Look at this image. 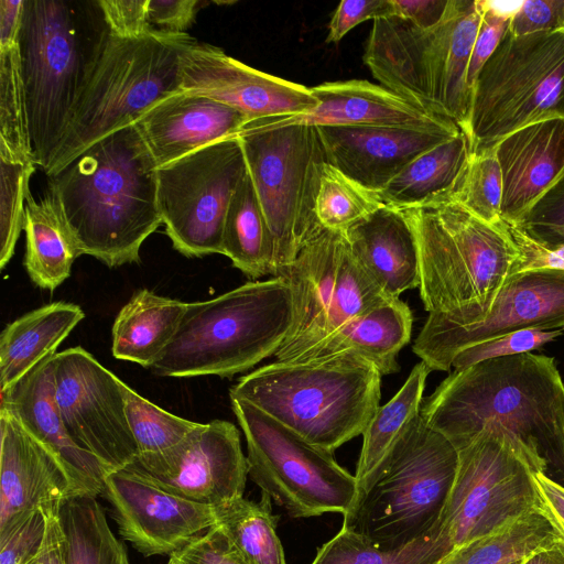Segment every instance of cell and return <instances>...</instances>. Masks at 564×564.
Instances as JSON below:
<instances>
[{"mask_svg":"<svg viewBox=\"0 0 564 564\" xmlns=\"http://www.w3.org/2000/svg\"><path fill=\"white\" fill-rule=\"evenodd\" d=\"M0 532L51 502L86 496L63 460L0 408Z\"/></svg>","mask_w":564,"mask_h":564,"instance_id":"20","label":"cell"},{"mask_svg":"<svg viewBox=\"0 0 564 564\" xmlns=\"http://www.w3.org/2000/svg\"><path fill=\"white\" fill-rule=\"evenodd\" d=\"M391 15H397L393 0H343L328 24L325 42L338 43L358 24Z\"/></svg>","mask_w":564,"mask_h":564,"instance_id":"51","label":"cell"},{"mask_svg":"<svg viewBox=\"0 0 564 564\" xmlns=\"http://www.w3.org/2000/svg\"><path fill=\"white\" fill-rule=\"evenodd\" d=\"M452 549L438 525L419 540L398 549L381 547L343 528L324 543L311 564H437Z\"/></svg>","mask_w":564,"mask_h":564,"instance_id":"39","label":"cell"},{"mask_svg":"<svg viewBox=\"0 0 564 564\" xmlns=\"http://www.w3.org/2000/svg\"><path fill=\"white\" fill-rule=\"evenodd\" d=\"M23 230L24 267L31 281L41 289L55 290L70 275L74 261L83 254L50 192L40 199L29 195Z\"/></svg>","mask_w":564,"mask_h":564,"instance_id":"32","label":"cell"},{"mask_svg":"<svg viewBox=\"0 0 564 564\" xmlns=\"http://www.w3.org/2000/svg\"><path fill=\"white\" fill-rule=\"evenodd\" d=\"M533 478L543 507L564 531V487L540 473H534Z\"/></svg>","mask_w":564,"mask_h":564,"instance_id":"57","label":"cell"},{"mask_svg":"<svg viewBox=\"0 0 564 564\" xmlns=\"http://www.w3.org/2000/svg\"><path fill=\"white\" fill-rule=\"evenodd\" d=\"M556 117L564 118V33L513 36L507 31L473 90L465 132L470 153Z\"/></svg>","mask_w":564,"mask_h":564,"instance_id":"9","label":"cell"},{"mask_svg":"<svg viewBox=\"0 0 564 564\" xmlns=\"http://www.w3.org/2000/svg\"><path fill=\"white\" fill-rule=\"evenodd\" d=\"M543 245H564V176L514 225Z\"/></svg>","mask_w":564,"mask_h":564,"instance_id":"46","label":"cell"},{"mask_svg":"<svg viewBox=\"0 0 564 564\" xmlns=\"http://www.w3.org/2000/svg\"><path fill=\"white\" fill-rule=\"evenodd\" d=\"M519 564H564V540L532 553Z\"/></svg>","mask_w":564,"mask_h":564,"instance_id":"58","label":"cell"},{"mask_svg":"<svg viewBox=\"0 0 564 564\" xmlns=\"http://www.w3.org/2000/svg\"><path fill=\"white\" fill-rule=\"evenodd\" d=\"M381 377L372 365L351 356L275 361L240 377L229 395L334 453L362 435L380 406Z\"/></svg>","mask_w":564,"mask_h":564,"instance_id":"5","label":"cell"},{"mask_svg":"<svg viewBox=\"0 0 564 564\" xmlns=\"http://www.w3.org/2000/svg\"><path fill=\"white\" fill-rule=\"evenodd\" d=\"M249 121L245 113L227 105L181 90L154 104L134 126L156 167H161L238 135Z\"/></svg>","mask_w":564,"mask_h":564,"instance_id":"22","label":"cell"},{"mask_svg":"<svg viewBox=\"0 0 564 564\" xmlns=\"http://www.w3.org/2000/svg\"><path fill=\"white\" fill-rule=\"evenodd\" d=\"M215 512L216 525L248 564H286L268 495L259 502L238 497L215 506Z\"/></svg>","mask_w":564,"mask_h":564,"instance_id":"37","label":"cell"},{"mask_svg":"<svg viewBox=\"0 0 564 564\" xmlns=\"http://www.w3.org/2000/svg\"><path fill=\"white\" fill-rule=\"evenodd\" d=\"M398 209L416 239L424 308L454 324L482 318L519 263L507 223H488L452 200Z\"/></svg>","mask_w":564,"mask_h":564,"instance_id":"3","label":"cell"},{"mask_svg":"<svg viewBox=\"0 0 564 564\" xmlns=\"http://www.w3.org/2000/svg\"><path fill=\"white\" fill-rule=\"evenodd\" d=\"M36 165L0 148V269L11 260L17 241L23 230L24 213L31 175Z\"/></svg>","mask_w":564,"mask_h":564,"instance_id":"44","label":"cell"},{"mask_svg":"<svg viewBox=\"0 0 564 564\" xmlns=\"http://www.w3.org/2000/svg\"><path fill=\"white\" fill-rule=\"evenodd\" d=\"M181 89L227 105L250 120L313 110L311 87L250 67L220 47L192 39L180 54Z\"/></svg>","mask_w":564,"mask_h":564,"instance_id":"19","label":"cell"},{"mask_svg":"<svg viewBox=\"0 0 564 564\" xmlns=\"http://www.w3.org/2000/svg\"><path fill=\"white\" fill-rule=\"evenodd\" d=\"M101 495L121 539L144 556H171L217 523L214 506L164 490L134 464L108 473Z\"/></svg>","mask_w":564,"mask_h":564,"instance_id":"17","label":"cell"},{"mask_svg":"<svg viewBox=\"0 0 564 564\" xmlns=\"http://www.w3.org/2000/svg\"><path fill=\"white\" fill-rule=\"evenodd\" d=\"M501 199L502 176L496 148L470 153L464 172L447 200L455 202L477 217L495 224L503 220Z\"/></svg>","mask_w":564,"mask_h":564,"instance_id":"43","label":"cell"},{"mask_svg":"<svg viewBox=\"0 0 564 564\" xmlns=\"http://www.w3.org/2000/svg\"><path fill=\"white\" fill-rule=\"evenodd\" d=\"M192 39L188 33L160 32L126 39L104 28L90 50L69 127L46 176L181 91L180 54Z\"/></svg>","mask_w":564,"mask_h":564,"instance_id":"6","label":"cell"},{"mask_svg":"<svg viewBox=\"0 0 564 564\" xmlns=\"http://www.w3.org/2000/svg\"><path fill=\"white\" fill-rule=\"evenodd\" d=\"M122 383L82 347L54 356L55 400L65 429L109 473L135 463L139 456Z\"/></svg>","mask_w":564,"mask_h":564,"instance_id":"15","label":"cell"},{"mask_svg":"<svg viewBox=\"0 0 564 564\" xmlns=\"http://www.w3.org/2000/svg\"><path fill=\"white\" fill-rule=\"evenodd\" d=\"M187 303L140 289L121 307L112 325L115 358L152 368L173 340Z\"/></svg>","mask_w":564,"mask_h":564,"instance_id":"31","label":"cell"},{"mask_svg":"<svg viewBox=\"0 0 564 564\" xmlns=\"http://www.w3.org/2000/svg\"><path fill=\"white\" fill-rule=\"evenodd\" d=\"M292 322L286 279L247 282L212 300L187 303L173 340L152 369L174 378L232 377L275 355Z\"/></svg>","mask_w":564,"mask_h":564,"instance_id":"7","label":"cell"},{"mask_svg":"<svg viewBox=\"0 0 564 564\" xmlns=\"http://www.w3.org/2000/svg\"><path fill=\"white\" fill-rule=\"evenodd\" d=\"M508 32L524 36L540 32L564 33V0H527L512 13Z\"/></svg>","mask_w":564,"mask_h":564,"instance_id":"49","label":"cell"},{"mask_svg":"<svg viewBox=\"0 0 564 564\" xmlns=\"http://www.w3.org/2000/svg\"><path fill=\"white\" fill-rule=\"evenodd\" d=\"M344 242L341 232L321 229L282 275L292 292L293 322L276 361H292L316 343L334 297Z\"/></svg>","mask_w":564,"mask_h":564,"instance_id":"26","label":"cell"},{"mask_svg":"<svg viewBox=\"0 0 564 564\" xmlns=\"http://www.w3.org/2000/svg\"><path fill=\"white\" fill-rule=\"evenodd\" d=\"M247 442L248 475L292 518L341 513L356 496L355 476L248 401L230 397Z\"/></svg>","mask_w":564,"mask_h":564,"instance_id":"12","label":"cell"},{"mask_svg":"<svg viewBox=\"0 0 564 564\" xmlns=\"http://www.w3.org/2000/svg\"><path fill=\"white\" fill-rule=\"evenodd\" d=\"M59 520L66 536L67 564H130L96 497L76 496L62 501Z\"/></svg>","mask_w":564,"mask_h":564,"instance_id":"38","label":"cell"},{"mask_svg":"<svg viewBox=\"0 0 564 564\" xmlns=\"http://www.w3.org/2000/svg\"><path fill=\"white\" fill-rule=\"evenodd\" d=\"M126 413L139 456L164 454L187 438L200 423L174 415L122 383Z\"/></svg>","mask_w":564,"mask_h":564,"instance_id":"41","label":"cell"},{"mask_svg":"<svg viewBox=\"0 0 564 564\" xmlns=\"http://www.w3.org/2000/svg\"><path fill=\"white\" fill-rule=\"evenodd\" d=\"M95 4L111 34L134 39L152 33L147 22V0H99Z\"/></svg>","mask_w":564,"mask_h":564,"instance_id":"50","label":"cell"},{"mask_svg":"<svg viewBox=\"0 0 564 564\" xmlns=\"http://www.w3.org/2000/svg\"><path fill=\"white\" fill-rule=\"evenodd\" d=\"M393 4L397 15L420 29L429 30L442 21L448 0H393Z\"/></svg>","mask_w":564,"mask_h":564,"instance_id":"56","label":"cell"},{"mask_svg":"<svg viewBox=\"0 0 564 564\" xmlns=\"http://www.w3.org/2000/svg\"><path fill=\"white\" fill-rule=\"evenodd\" d=\"M23 8L24 0L0 1V148L33 161L20 47Z\"/></svg>","mask_w":564,"mask_h":564,"instance_id":"34","label":"cell"},{"mask_svg":"<svg viewBox=\"0 0 564 564\" xmlns=\"http://www.w3.org/2000/svg\"><path fill=\"white\" fill-rule=\"evenodd\" d=\"M223 254L250 279L275 276L273 236L248 171L227 209Z\"/></svg>","mask_w":564,"mask_h":564,"instance_id":"35","label":"cell"},{"mask_svg":"<svg viewBox=\"0 0 564 564\" xmlns=\"http://www.w3.org/2000/svg\"><path fill=\"white\" fill-rule=\"evenodd\" d=\"M413 316L400 297L354 317L289 362L351 356L372 365L381 376L399 370L398 355L410 341Z\"/></svg>","mask_w":564,"mask_h":564,"instance_id":"28","label":"cell"},{"mask_svg":"<svg viewBox=\"0 0 564 564\" xmlns=\"http://www.w3.org/2000/svg\"><path fill=\"white\" fill-rule=\"evenodd\" d=\"M430 372V368L423 361L416 364L403 386L386 404L378 408L364 431L360 456L354 475L356 496L347 513L358 507L419 424L423 392Z\"/></svg>","mask_w":564,"mask_h":564,"instance_id":"29","label":"cell"},{"mask_svg":"<svg viewBox=\"0 0 564 564\" xmlns=\"http://www.w3.org/2000/svg\"><path fill=\"white\" fill-rule=\"evenodd\" d=\"M457 466L456 447L420 420L358 507L344 516L343 528L384 549L419 540L437 525Z\"/></svg>","mask_w":564,"mask_h":564,"instance_id":"10","label":"cell"},{"mask_svg":"<svg viewBox=\"0 0 564 564\" xmlns=\"http://www.w3.org/2000/svg\"><path fill=\"white\" fill-rule=\"evenodd\" d=\"M248 169L238 135L158 167V202L173 248L188 258L223 254L230 199Z\"/></svg>","mask_w":564,"mask_h":564,"instance_id":"14","label":"cell"},{"mask_svg":"<svg viewBox=\"0 0 564 564\" xmlns=\"http://www.w3.org/2000/svg\"><path fill=\"white\" fill-rule=\"evenodd\" d=\"M494 147L502 176L501 217L517 225L564 176V118L522 127Z\"/></svg>","mask_w":564,"mask_h":564,"instance_id":"23","label":"cell"},{"mask_svg":"<svg viewBox=\"0 0 564 564\" xmlns=\"http://www.w3.org/2000/svg\"><path fill=\"white\" fill-rule=\"evenodd\" d=\"M62 501L42 506L46 520V533L37 554L26 564H67L66 536L59 520V506Z\"/></svg>","mask_w":564,"mask_h":564,"instance_id":"55","label":"cell"},{"mask_svg":"<svg viewBox=\"0 0 564 564\" xmlns=\"http://www.w3.org/2000/svg\"><path fill=\"white\" fill-rule=\"evenodd\" d=\"M171 556L181 564H248L216 524Z\"/></svg>","mask_w":564,"mask_h":564,"instance_id":"52","label":"cell"},{"mask_svg":"<svg viewBox=\"0 0 564 564\" xmlns=\"http://www.w3.org/2000/svg\"><path fill=\"white\" fill-rule=\"evenodd\" d=\"M158 167L134 124L91 144L47 175L82 254L109 268L140 262L143 242L163 224Z\"/></svg>","mask_w":564,"mask_h":564,"instance_id":"2","label":"cell"},{"mask_svg":"<svg viewBox=\"0 0 564 564\" xmlns=\"http://www.w3.org/2000/svg\"><path fill=\"white\" fill-rule=\"evenodd\" d=\"M47 520L42 507L18 519L0 532V564H26L40 551Z\"/></svg>","mask_w":564,"mask_h":564,"instance_id":"47","label":"cell"},{"mask_svg":"<svg viewBox=\"0 0 564 564\" xmlns=\"http://www.w3.org/2000/svg\"><path fill=\"white\" fill-rule=\"evenodd\" d=\"M501 6L502 3L484 0L481 22L467 70V85L471 95L481 68L505 37L509 29L511 15L517 9H505Z\"/></svg>","mask_w":564,"mask_h":564,"instance_id":"48","label":"cell"},{"mask_svg":"<svg viewBox=\"0 0 564 564\" xmlns=\"http://www.w3.org/2000/svg\"><path fill=\"white\" fill-rule=\"evenodd\" d=\"M420 416L456 449L499 431L533 473L564 487V381L553 357L523 352L454 369Z\"/></svg>","mask_w":564,"mask_h":564,"instance_id":"1","label":"cell"},{"mask_svg":"<svg viewBox=\"0 0 564 564\" xmlns=\"http://www.w3.org/2000/svg\"><path fill=\"white\" fill-rule=\"evenodd\" d=\"M563 330L528 328L501 335L473 345L459 351L453 362L454 369H462L485 360L531 352L563 335Z\"/></svg>","mask_w":564,"mask_h":564,"instance_id":"45","label":"cell"},{"mask_svg":"<svg viewBox=\"0 0 564 564\" xmlns=\"http://www.w3.org/2000/svg\"><path fill=\"white\" fill-rule=\"evenodd\" d=\"M85 317L74 303L54 302L8 324L0 335V393L52 354Z\"/></svg>","mask_w":564,"mask_h":564,"instance_id":"30","label":"cell"},{"mask_svg":"<svg viewBox=\"0 0 564 564\" xmlns=\"http://www.w3.org/2000/svg\"><path fill=\"white\" fill-rule=\"evenodd\" d=\"M54 356H47L2 392L0 408L10 411L63 460L84 495L97 498L102 494L109 471L95 456L77 446L65 429L55 400Z\"/></svg>","mask_w":564,"mask_h":564,"instance_id":"25","label":"cell"},{"mask_svg":"<svg viewBox=\"0 0 564 564\" xmlns=\"http://www.w3.org/2000/svg\"><path fill=\"white\" fill-rule=\"evenodd\" d=\"M203 6L198 0H147V22L152 32L184 34Z\"/></svg>","mask_w":564,"mask_h":564,"instance_id":"53","label":"cell"},{"mask_svg":"<svg viewBox=\"0 0 564 564\" xmlns=\"http://www.w3.org/2000/svg\"><path fill=\"white\" fill-rule=\"evenodd\" d=\"M326 163L372 191L381 192L425 151L458 133L370 126L316 127Z\"/></svg>","mask_w":564,"mask_h":564,"instance_id":"21","label":"cell"},{"mask_svg":"<svg viewBox=\"0 0 564 564\" xmlns=\"http://www.w3.org/2000/svg\"><path fill=\"white\" fill-rule=\"evenodd\" d=\"M458 466L437 523L452 551L542 506L532 469L496 430L457 449Z\"/></svg>","mask_w":564,"mask_h":564,"instance_id":"13","label":"cell"},{"mask_svg":"<svg viewBox=\"0 0 564 564\" xmlns=\"http://www.w3.org/2000/svg\"><path fill=\"white\" fill-rule=\"evenodd\" d=\"M343 235L356 261L388 297L419 288L417 243L400 209L383 205Z\"/></svg>","mask_w":564,"mask_h":564,"instance_id":"27","label":"cell"},{"mask_svg":"<svg viewBox=\"0 0 564 564\" xmlns=\"http://www.w3.org/2000/svg\"><path fill=\"white\" fill-rule=\"evenodd\" d=\"M383 206L379 194L369 191L333 165L325 163L316 197V217L327 230L344 232Z\"/></svg>","mask_w":564,"mask_h":564,"instance_id":"40","label":"cell"},{"mask_svg":"<svg viewBox=\"0 0 564 564\" xmlns=\"http://www.w3.org/2000/svg\"><path fill=\"white\" fill-rule=\"evenodd\" d=\"M484 0H448L442 21L423 30L391 15L373 21L362 56L380 85L465 133L471 106L467 70Z\"/></svg>","mask_w":564,"mask_h":564,"instance_id":"4","label":"cell"},{"mask_svg":"<svg viewBox=\"0 0 564 564\" xmlns=\"http://www.w3.org/2000/svg\"><path fill=\"white\" fill-rule=\"evenodd\" d=\"M79 15L62 0H24L20 31L32 158L48 170L69 127L89 54Z\"/></svg>","mask_w":564,"mask_h":564,"instance_id":"11","label":"cell"},{"mask_svg":"<svg viewBox=\"0 0 564 564\" xmlns=\"http://www.w3.org/2000/svg\"><path fill=\"white\" fill-rule=\"evenodd\" d=\"M238 138L273 236L275 276H282L323 229L315 207L326 161L317 128L270 117L249 121Z\"/></svg>","mask_w":564,"mask_h":564,"instance_id":"8","label":"cell"},{"mask_svg":"<svg viewBox=\"0 0 564 564\" xmlns=\"http://www.w3.org/2000/svg\"><path fill=\"white\" fill-rule=\"evenodd\" d=\"M470 156L462 131L425 151L405 166L381 192L383 205L403 208L436 206L454 192Z\"/></svg>","mask_w":564,"mask_h":564,"instance_id":"33","label":"cell"},{"mask_svg":"<svg viewBox=\"0 0 564 564\" xmlns=\"http://www.w3.org/2000/svg\"><path fill=\"white\" fill-rule=\"evenodd\" d=\"M318 105L292 121L308 126H370L458 133L451 119L426 112L388 88L362 79L326 82L311 87Z\"/></svg>","mask_w":564,"mask_h":564,"instance_id":"24","label":"cell"},{"mask_svg":"<svg viewBox=\"0 0 564 564\" xmlns=\"http://www.w3.org/2000/svg\"><path fill=\"white\" fill-rule=\"evenodd\" d=\"M507 225L520 252V259L514 274L544 269L564 271V245L553 246L540 243L525 235L517 226Z\"/></svg>","mask_w":564,"mask_h":564,"instance_id":"54","label":"cell"},{"mask_svg":"<svg viewBox=\"0 0 564 564\" xmlns=\"http://www.w3.org/2000/svg\"><path fill=\"white\" fill-rule=\"evenodd\" d=\"M560 540H564V531L542 505L453 550L437 564H518Z\"/></svg>","mask_w":564,"mask_h":564,"instance_id":"36","label":"cell"},{"mask_svg":"<svg viewBox=\"0 0 564 564\" xmlns=\"http://www.w3.org/2000/svg\"><path fill=\"white\" fill-rule=\"evenodd\" d=\"M167 564H181V563L173 556H170Z\"/></svg>","mask_w":564,"mask_h":564,"instance_id":"59","label":"cell"},{"mask_svg":"<svg viewBox=\"0 0 564 564\" xmlns=\"http://www.w3.org/2000/svg\"><path fill=\"white\" fill-rule=\"evenodd\" d=\"M388 300L392 299L388 297L364 271L345 240L334 297L314 345L333 334L348 321Z\"/></svg>","mask_w":564,"mask_h":564,"instance_id":"42","label":"cell"},{"mask_svg":"<svg viewBox=\"0 0 564 564\" xmlns=\"http://www.w3.org/2000/svg\"><path fill=\"white\" fill-rule=\"evenodd\" d=\"M133 464L164 490L214 507L243 497L248 476L240 433L225 420L200 423L171 451Z\"/></svg>","mask_w":564,"mask_h":564,"instance_id":"18","label":"cell"},{"mask_svg":"<svg viewBox=\"0 0 564 564\" xmlns=\"http://www.w3.org/2000/svg\"><path fill=\"white\" fill-rule=\"evenodd\" d=\"M528 328L564 332V271L531 270L512 275L489 312L473 323L454 324L429 313L412 349L431 371H448L459 351Z\"/></svg>","mask_w":564,"mask_h":564,"instance_id":"16","label":"cell"}]
</instances>
